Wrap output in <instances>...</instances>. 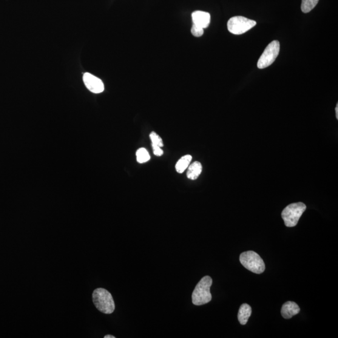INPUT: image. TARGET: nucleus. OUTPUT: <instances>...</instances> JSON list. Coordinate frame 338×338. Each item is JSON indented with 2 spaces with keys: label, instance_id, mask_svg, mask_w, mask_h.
Listing matches in <instances>:
<instances>
[{
  "label": "nucleus",
  "instance_id": "f257e3e1",
  "mask_svg": "<svg viewBox=\"0 0 338 338\" xmlns=\"http://www.w3.org/2000/svg\"><path fill=\"white\" fill-rule=\"evenodd\" d=\"M212 285V278L206 275L202 278L192 292V303L195 306L206 305L212 300L211 287Z\"/></svg>",
  "mask_w": 338,
  "mask_h": 338
},
{
  "label": "nucleus",
  "instance_id": "f03ea898",
  "mask_svg": "<svg viewBox=\"0 0 338 338\" xmlns=\"http://www.w3.org/2000/svg\"><path fill=\"white\" fill-rule=\"evenodd\" d=\"M93 302L99 311L104 314L113 313L115 309L114 301L110 292L104 288L96 289L92 294Z\"/></svg>",
  "mask_w": 338,
  "mask_h": 338
},
{
  "label": "nucleus",
  "instance_id": "7ed1b4c3",
  "mask_svg": "<svg viewBox=\"0 0 338 338\" xmlns=\"http://www.w3.org/2000/svg\"><path fill=\"white\" fill-rule=\"evenodd\" d=\"M240 262L244 268L255 274H261L265 270V264L256 252L249 251L240 255Z\"/></svg>",
  "mask_w": 338,
  "mask_h": 338
},
{
  "label": "nucleus",
  "instance_id": "20e7f679",
  "mask_svg": "<svg viewBox=\"0 0 338 338\" xmlns=\"http://www.w3.org/2000/svg\"><path fill=\"white\" fill-rule=\"evenodd\" d=\"M306 209V206L303 203H293L287 206L281 214L286 226L288 227L296 226Z\"/></svg>",
  "mask_w": 338,
  "mask_h": 338
},
{
  "label": "nucleus",
  "instance_id": "39448f33",
  "mask_svg": "<svg viewBox=\"0 0 338 338\" xmlns=\"http://www.w3.org/2000/svg\"><path fill=\"white\" fill-rule=\"evenodd\" d=\"M257 23L246 17L237 16L232 17L227 22V29L234 35H242L248 32L256 25Z\"/></svg>",
  "mask_w": 338,
  "mask_h": 338
},
{
  "label": "nucleus",
  "instance_id": "423d86ee",
  "mask_svg": "<svg viewBox=\"0 0 338 338\" xmlns=\"http://www.w3.org/2000/svg\"><path fill=\"white\" fill-rule=\"evenodd\" d=\"M280 51V42L272 41L267 46L257 62L258 69H263L274 63L279 55Z\"/></svg>",
  "mask_w": 338,
  "mask_h": 338
},
{
  "label": "nucleus",
  "instance_id": "0eeeda50",
  "mask_svg": "<svg viewBox=\"0 0 338 338\" xmlns=\"http://www.w3.org/2000/svg\"><path fill=\"white\" fill-rule=\"evenodd\" d=\"M83 79L85 86L90 92L94 93H101L104 92V84L100 78L90 73H85Z\"/></svg>",
  "mask_w": 338,
  "mask_h": 338
},
{
  "label": "nucleus",
  "instance_id": "6e6552de",
  "mask_svg": "<svg viewBox=\"0 0 338 338\" xmlns=\"http://www.w3.org/2000/svg\"><path fill=\"white\" fill-rule=\"evenodd\" d=\"M193 24L201 28H206L211 23V15L203 11H195L192 13Z\"/></svg>",
  "mask_w": 338,
  "mask_h": 338
},
{
  "label": "nucleus",
  "instance_id": "1a4fd4ad",
  "mask_svg": "<svg viewBox=\"0 0 338 338\" xmlns=\"http://www.w3.org/2000/svg\"><path fill=\"white\" fill-rule=\"evenodd\" d=\"M300 312L299 306L292 301H288L284 304L281 308V314L285 319H290Z\"/></svg>",
  "mask_w": 338,
  "mask_h": 338
},
{
  "label": "nucleus",
  "instance_id": "9d476101",
  "mask_svg": "<svg viewBox=\"0 0 338 338\" xmlns=\"http://www.w3.org/2000/svg\"><path fill=\"white\" fill-rule=\"evenodd\" d=\"M252 313V309L248 304L241 305L238 312V320L241 325H245Z\"/></svg>",
  "mask_w": 338,
  "mask_h": 338
},
{
  "label": "nucleus",
  "instance_id": "9b49d317",
  "mask_svg": "<svg viewBox=\"0 0 338 338\" xmlns=\"http://www.w3.org/2000/svg\"><path fill=\"white\" fill-rule=\"evenodd\" d=\"M202 170H203V167L200 162H195L188 167L187 177L190 180H197L198 176L201 175Z\"/></svg>",
  "mask_w": 338,
  "mask_h": 338
},
{
  "label": "nucleus",
  "instance_id": "f8f14e48",
  "mask_svg": "<svg viewBox=\"0 0 338 338\" xmlns=\"http://www.w3.org/2000/svg\"><path fill=\"white\" fill-rule=\"evenodd\" d=\"M192 158V156L190 155H186L181 158L177 162V163L176 164L175 169L177 170V172L180 173V174H182V173L185 171L188 168Z\"/></svg>",
  "mask_w": 338,
  "mask_h": 338
},
{
  "label": "nucleus",
  "instance_id": "ddd939ff",
  "mask_svg": "<svg viewBox=\"0 0 338 338\" xmlns=\"http://www.w3.org/2000/svg\"><path fill=\"white\" fill-rule=\"evenodd\" d=\"M318 2H319V0H302L301 10L305 13L310 12L316 7Z\"/></svg>",
  "mask_w": 338,
  "mask_h": 338
},
{
  "label": "nucleus",
  "instance_id": "4468645a",
  "mask_svg": "<svg viewBox=\"0 0 338 338\" xmlns=\"http://www.w3.org/2000/svg\"><path fill=\"white\" fill-rule=\"evenodd\" d=\"M136 156H137V161L138 163L141 164L147 163V162H148L150 158V156L148 151L144 148L138 149L137 152H136Z\"/></svg>",
  "mask_w": 338,
  "mask_h": 338
},
{
  "label": "nucleus",
  "instance_id": "2eb2a0df",
  "mask_svg": "<svg viewBox=\"0 0 338 338\" xmlns=\"http://www.w3.org/2000/svg\"><path fill=\"white\" fill-rule=\"evenodd\" d=\"M150 138L151 139L152 145L162 147L164 146L163 140L161 137L155 132L150 133Z\"/></svg>",
  "mask_w": 338,
  "mask_h": 338
},
{
  "label": "nucleus",
  "instance_id": "dca6fc26",
  "mask_svg": "<svg viewBox=\"0 0 338 338\" xmlns=\"http://www.w3.org/2000/svg\"><path fill=\"white\" fill-rule=\"evenodd\" d=\"M191 33L192 35H194L195 37H201V36L203 35L204 29L203 28L193 24L191 28Z\"/></svg>",
  "mask_w": 338,
  "mask_h": 338
},
{
  "label": "nucleus",
  "instance_id": "f3484780",
  "mask_svg": "<svg viewBox=\"0 0 338 338\" xmlns=\"http://www.w3.org/2000/svg\"><path fill=\"white\" fill-rule=\"evenodd\" d=\"M152 148H153V153L156 156H158V157H160V156H162L163 155L164 152L163 149H161V147H158L157 146H155V145H152Z\"/></svg>",
  "mask_w": 338,
  "mask_h": 338
},
{
  "label": "nucleus",
  "instance_id": "a211bd4d",
  "mask_svg": "<svg viewBox=\"0 0 338 338\" xmlns=\"http://www.w3.org/2000/svg\"><path fill=\"white\" fill-rule=\"evenodd\" d=\"M335 110H336V118L338 120V104H337V105H336V109H335Z\"/></svg>",
  "mask_w": 338,
  "mask_h": 338
},
{
  "label": "nucleus",
  "instance_id": "6ab92c4d",
  "mask_svg": "<svg viewBox=\"0 0 338 338\" xmlns=\"http://www.w3.org/2000/svg\"><path fill=\"white\" fill-rule=\"evenodd\" d=\"M104 338H115V337L112 336V335H106L104 336Z\"/></svg>",
  "mask_w": 338,
  "mask_h": 338
}]
</instances>
